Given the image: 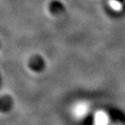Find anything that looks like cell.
I'll list each match as a JSON object with an SVG mask.
<instances>
[{
	"mask_svg": "<svg viewBox=\"0 0 125 125\" xmlns=\"http://www.w3.org/2000/svg\"><path fill=\"white\" fill-rule=\"evenodd\" d=\"M90 111V104L84 100H79L74 102L71 110L72 117L76 120H83L84 119L88 117Z\"/></svg>",
	"mask_w": 125,
	"mask_h": 125,
	"instance_id": "obj_1",
	"label": "cell"
},
{
	"mask_svg": "<svg viewBox=\"0 0 125 125\" xmlns=\"http://www.w3.org/2000/svg\"><path fill=\"white\" fill-rule=\"evenodd\" d=\"M94 125H109L111 118L105 110H97L94 114Z\"/></svg>",
	"mask_w": 125,
	"mask_h": 125,
	"instance_id": "obj_2",
	"label": "cell"
},
{
	"mask_svg": "<svg viewBox=\"0 0 125 125\" xmlns=\"http://www.w3.org/2000/svg\"><path fill=\"white\" fill-rule=\"evenodd\" d=\"M110 9L115 13H120L123 11V4L121 3V2L118 1V0H110L108 2Z\"/></svg>",
	"mask_w": 125,
	"mask_h": 125,
	"instance_id": "obj_3",
	"label": "cell"
}]
</instances>
